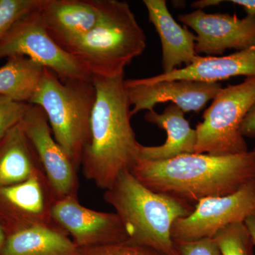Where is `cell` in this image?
I'll use <instances>...</instances> for the list:
<instances>
[{
	"label": "cell",
	"instance_id": "1",
	"mask_svg": "<svg viewBox=\"0 0 255 255\" xmlns=\"http://www.w3.org/2000/svg\"><path fill=\"white\" fill-rule=\"evenodd\" d=\"M130 172L150 190L194 206L233 194L255 179V151L216 156L186 154L165 160L137 159Z\"/></svg>",
	"mask_w": 255,
	"mask_h": 255
},
{
	"label": "cell",
	"instance_id": "2",
	"mask_svg": "<svg viewBox=\"0 0 255 255\" xmlns=\"http://www.w3.org/2000/svg\"><path fill=\"white\" fill-rule=\"evenodd\" d=\"M124 76L92 77L96 101L91 119V135L82 153L84 177L107 190L124 170H130L137 159L135 133Z\"/></svg>",
	"mask_w": 255,
	"mask_h": 255
},
{
	"label": "cell",
	"instance_id": "3",
	"mask_svg": "<svg viewBox=\"0 0 255 255\" xmlns=\"http://www.w3.org/2000/svg\"><path fill=\"white\" fill-rule=\"evenodd\" d=\"M103 197L122 220L128 241L162 255H179L172 238V226L191 214L194 206L150 190L130 170L120 173Z\"/></svg>",
	"mask_w": 255,
	"mask_h": 255
},
{
	"label": "cell",
	"instance_id": "4",
	"mask_svg": "<svg viewBox=\"0 0 255 255\" xmlns=\"http://www.w3.org/2000/svg\"><path fill=\"white\" fill-rule=\"evenodd\" d=\"M145 48V33L128 3L104 0L97 24L63 49L92 77L114 79L124 76L126 67L142 55Z\"/></svg>",
	"mask_w": 255,
	"mask_h": 255
},
{
	"label": "cell",
	"instance_id": "5",
	"mask_svg": "<svg viewBox=\"0 0 255 255\" xmlns=\"http://www.w3.org/2000/svg\"><path fill=\"white\" fill-rule=\"evenodd\" d=\"M95 101L92 80L63 82L46 68L30 101L29 104L38 106L45 112L55 140L78 169L90 142Z\"/></svg>",
	"mask_w": 255,
	"mask_h": 255
},
{
	"label": "cell",
	"instance_id": "6",
	"mask_svg": "<svg viewBox=\"0 0 255 255\" xmlns=\"http://www.w3.org/2000/svg\"><path fill=\"white\" fill-rule=\"evenodd\" d=\"M255 103V76L221 89L196 126L194 153L226 156L249 151L241 128Z\"/></svg>",
	"mask_w": 255,
	"mask_h": 255
},
{
	"label": "cell",
	"instance_id": "7",
	"mask_svg": "<svg viewBox=\"0 0 255 255\" xmlns=\"http://www.w3.org/2000/svg\"><path fill=\"white\" fill-rule=\"evenodd\" d=\"M40 6L18 20L0 41V60L21 55L52 70L61 81L92 80L86 69L50 37Z\"/></svg>",
	"mask_w": 255,
	"mask_h": 255
},
{
	"label": "cell",
	"instance_id": "8",
	"mask_svg": "<svg viewBox=\"0 0 255 255\" xmlns=\"http://www.w3.org/2000/svg\"><path fill=\"white\" fill-rule=\"evenodd\" d=\"M255 211V179L229 195L199 201L191 214L178 219L172 228L174 242L213 238L223 228L245 222Z\"/></svg>",
	"mask_w": 255,
	"mask_h": 255
},
{
	"label": "cell",
	"instance_id": "9",
	"mask_svg": "<svg viewBox=\"0 0 255 255\" xmlns=\"http://www.w3.org/2000/svg\"><path fill=\"white\" fill-rule=\"evenodd\" d=\"M52 217L78 248L128 241L127 229L117 213L102 212L83 206L78 196L57 199Z\"/></svg>",
	"mask_w": 255,
	"mask_h": 255
},
{
	"label": "cell",
	"instance_id": "10",
	"mask_svg": "<svg viewBox=\"0 0 255 255\" xmlns=\"http://www.w3.org/2000/svg\"><path fill=\"white\" fill-rule=\"evenodd\" d=\"M21 124L57 198L78 196V169L55 140L43 110L31 105Z\"/></svg>",
	"mask_w": 255,
	"mask_h": 255
},
{
	"label": "cell",
	"instance_id": "11",
	"mask_svg": "<svg viewBox=\"0 0 255 255\" xmlns=\"http://www.w3.org/2000/svg\"><path fill=\"white\" fill-rule=\"evenodd\" d=\"M196 33L197 55L218 56L226 50L246 49L255 44V16L238 18L229 14H209L196 9L178 16Z\"/></svg>",
	"mask_w": 255,
	"mask_h": 255
},
{
	"label": "cell",
	"instance_id": "12",
	"mask_svg": "<svg viewBox=\"0 0 255 255\" xmlns=\"http://www.w3.org/2000/svg\"><path fill=\"white\" fill-rule=\"evenodd\" d=\"M124 87L132 106V117L141 111H153L156 105L167 102L184 113L198 112L223 88L219 82L178 80L145 83L140 78L124 80Z\"/></svg>",
	"mask_w": 255,
	"mask_h": 255
},
{
	"label": "cell",
	"instance_id": "13",
	"mask_svg": "<svg viewBox=\"0 0 255 255\" xmlns=\"http://www.w3.org/2000/svg\"><path fill=\"white\" fill-rule=\"evenodd\" d=\"M57 199L43 171L24 182L0 188V206L14 219L11 234L33 227L60 228L52 217Z\"/></svg>",
	"mask_w": 255,
	"mask_h": 255
},
{
	"label": "cell",
	"instance_id": "14",
	"mask_svg": "<svg viewBox=\"0 0 255 255\" xmlns=\"http://www.w3.org/2000/svg\"><path fill=\"white\" fill-rule=\"evenodd\" d=\"M103 7L104 0H42L39 9L47 31L63 48L95 27Z\"/></svg>",
	"mask_w": 255,
	"mask_h": 255
},
{
	"label": "cell",
	"instance_id": "15",
	"mask_svg": "<svg viewBox=\"0 0 255 255\" xmlns=\"http://www.w3.org/2000/svg\"><path fill=\"white\" fill-rule=\"evenodd\" d=\"M238 76H255V44L226 56L198 55L189 66L140 80L145 83L178 80L219 82Z\"/></svg>",
	"mask_w": 255,
	"mask_h": 255
},
{
	"label": "cell",
	"instance_id": "16",
	"mask_svg": "<svg viewBox=\"0 0 255 255\" xmlns=\"http://www.w3.org/2000/svg\"><path fill=\"white\" fill-rule=\"evenodd\" d=\"M149 21L155 26L162 44L163 73L173 71L177 67H187L197 58L196 35L186 26L182 27L169 12L165 0H143Z\"/></svg>",
	"mask_w": 255,
	"mask_h": 255
},
{
	"label": "cell",
	"instance_id": "17",
	"mask_svg": "<svg viewBox=\"0 0 255 255\" xmlns=\"http://www.w3.org/2000/svg\"><path fill=\"white\" fill-rule=\"evenodd\" d=\"M184 114L173 104L166 107L162 114H157L155 110L147 112L145 120L165 130L167 140L163 145L159 146H145L139 143L137 158L160 161L194 153L197 133L196 129L191 128Z\"/></svg>",
	"mask_w": 255,
	"mask_h": 255
},
{
	"label": "cell",
	"instance_id": "18",
	"mask_svg": "<svg viewBox=\"0 0 255 255\" xmlns=\"http://www.w3.org/2000/svg\"><path fill=\"white\" fill-rule=\"evenodd\" d=\"M40 171L36 151L18 124L0 140V188L24 182Z\"/></svg>",
	"mask_w": 255,
	"mask_h": 255
},
{
	"label": "cell",
	"instance_id": "19",
	"mask_svg": "<svg viewBox=\"0 0 255 255\" xmlns=\"http://www.w3.org/2000/svg\"><path fill=\"white\" fill-rule=\"evenodd\" d=\"M78 248L60 228L33 227L9 235L0 255H78Z\"/></svg>",
	"mask_w": 255,
	"mask_h": 255
},
{
	"label": "cell",
	"instance_id": "20",
	"mask_svg": "<svg viewBox=\"0 0 255 255\" xmlns=\"http://www.w3.org/2000/svg\"><path fill=\"white\" fill-rule=\"evenodd\" d=\"M44 69L27 57H9L0 68V95L29 104Z\"/></svg>",
	"mask_w": 255,
	"mask_h": 255
},
{
	"label": "cell",
	"instance_id": "21",
	"mask_svg": "<svg viewBox=\"0 0 255 255\" xmlns=\"http://www.w3.org/2000/svg\"><path fill=\"white\" fill-rule=\"evenodd\" d=\"M213 239L221 255H254V243L245 222L223 228Z\"/></svg>",
	"mask_w": 255,
	"mask_h": 255
},
{
	"label": "cell",
	"instance_id": "22",
	"mask_svg": "<svg viewBox=\"0 0 255 255\" xmlns=\"http://www.w3.org/2000/svg\"><path fill=\"white\" fill-rule=\"evenodd\" d=\"M42 0H0V41L25 15L36 9Z\"/></svg>",
	"mask_w": 255,
	"mask_h": 255
},
{
	"label": "cell",
	"instance_id": "23",
	"mask_svg": "<svg viewBox=\"0 0 255 255\" xmlns=\"http://www.w3.org/2000/svg\"><path fill=\"white\" fill-rule=\"evenodd\" d=\"M31 105L0 95V140L13 127L21 123Z\"/></svg>",
	"mask_w": 255,
	"mask_h": 255
},
{
	"label": "cell",
	"instance_id": "24",
	"mask_svg": "<svg viewBox=\"0 0 255 255\" xmlns=\"http://www.w3.org/2000/svg\"><path fill=\"white\" fill-rule=\"evenodd\" d=\"M78 255H162L147 247L128 241L106 246L78 248Z\"/></svg>",
	"mask_w": 255,
	"mask_h": 255
},
{
	"label": "cell",
	"instance_id": "25",
	"mask_svg": "<svg viewBox=\"0 0 255 255\" xmlns=\"http://www.w3.org/2000/svg\"><path fill=\"white\" fill-rule=\"evenodd\" d=\"M174 243L179 255H221L213 238Z\"/></svg>",
	"mask_w": 255,
	"mask_h": 255
},
{
	"label": "cell",
	"instance_id": "26",
	"mask_svg": "<svg viewBox=\"0 0 255 255\" xmlns=\"http://www.w3.org/2000/svg\"><path fill=\"white\" fill-rule=\"evenodd\" d=\"M241 132L245 138L247 137L255 140V103L243 121Z\"/></svg>",
	"mask_w": 255,
	"mask_h": 255
},
{
	"label": "cell",
	"instance_id": "27",
	"mask_svg": "<svg viewBox=\"0 0 255 255\" xmlns=\"http://www.w3.org/2000/svg\"><path fill=\"white\" fill-rule=\"evenodd\" d=\"M230 1L243 7L247 15L255 16V0H231Z\"/></svg>",
	"mask_w": 255,
	"mask_h": 255
},
{
	"label": "cell",
	"instance_id": "28",
	"mask_svg": "<svg viewBox=\"0 0 255 255\" xmlns=\"http://www.w3.org/2000/svg\"><path fill=\"white\" fill-rule=\"evenodd\" d=\"M223 2L222 0H199V1H194L191 4V6L196 9H204L208 6H216Z\"/></svg>",
	"mask_w": 255,
	"mask_h": 255
},
{
	"label": "cell",
	"instance_id": "29",
	"mask_svg": "<svg viewBox=\"0 0 255 255\" xmlns=\"http://www.w3.org/2000/svg\"><path fill=\"white\" fill-rule=\"evenodd\" d=\"M245 224L251 233L255 247V211L247 218L245 221Z\"/></svg>",
	"mask_w": 255,
	"mask_h": 255
},
{
	"label": "cell",
	"instance_id": "30",
	"mask_svg": "<svg viewBox=\"0 0 255 255\" xmlns=\"http://www.w3.org/2000/svg\"><path fill=\"white\" fill-rule=\"evenodd\" d=\"M6 238H7V236H6L4 229L0 225V251H1L3 247H4L5 243H6Z\"/></svg>",
	"mask_w": 255,
	"mask_h": 255
},
{
	"label": "cell",
	"instance_id": "31",
	"mask_svg": "<svg viewBox=\"0 0 255 255\" xmlns=\"http://www.w3.org/2000/svg\"><path fill=\"white\" fill-rule=\"evenodd\" d=\"M253 150H254L255 151V148H254V149H253Z\"/></svg>",
	"mask_w": 255,
	"mask_h": 255
}]
</instances>
